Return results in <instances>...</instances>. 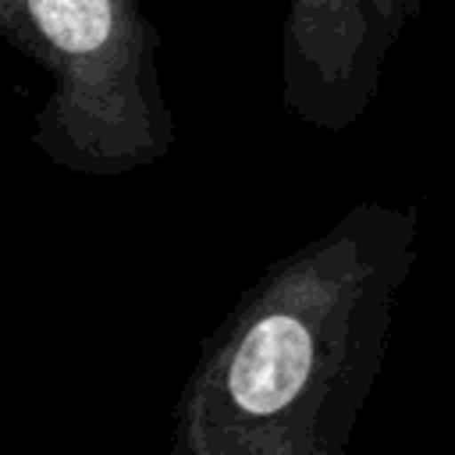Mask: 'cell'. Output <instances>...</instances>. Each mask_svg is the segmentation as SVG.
Wrapping results in <instances>:
<instances>
[{"mask_svg": "<svg viewBox=\"0 0 455 455\" xmlns=\"http://www.w3.org/2000/svg\"><path fill=\"white\" fill-rule=\"evenodd\" d=\"M416 256V203L363 199L274 259L199 341L167 451L345 455Z\"/></svg>", "mask_w": 455, "mask_h": 455, "instance_id": "6da1fadb", "label": "cell"}, {"mask_svg": "<svg viewBox=\"0 0 455 455\" xmlns=\"http://www.w3.org/2000/svg\"><path fill=\"white\" fill-rule=\"evenodd\" d=\"M0 39L50 85L32 146L53 167L124 178L167 160L174 114L146 0H0Z\"/></svg>", "mask_w": 455, "mask_h": 455, "instance_id": "7a4b0ae2", "label": "cell"}, {"mask_svg": "<svg viewBox=\"0 0 455 455\" xmlns=\"http://www.w3.org/2000/svg\"><path fill=\"white\" fill-rule=\"evenodd\" d=\"M423 0H288L281 103L316 132H345L373 107L387 60Z\"/></svg>", "mask_w": 455, "mask_h": 455, "instance_id": "3957f363", "label": "cell"}, {"mask_svg": "<svg viewBox=\"0 0 455 455\" xmlns=\"http://www.w3.org/2000/svg\"><path fill=\"white\" fill-rule=\"evenodd\" d=\"M451 451H455V448H451Z\"/></svg>", "mask_w": 455, "mask_h": 455, "instance_id": "277c9868", "label": "cell"}]
</instances>
